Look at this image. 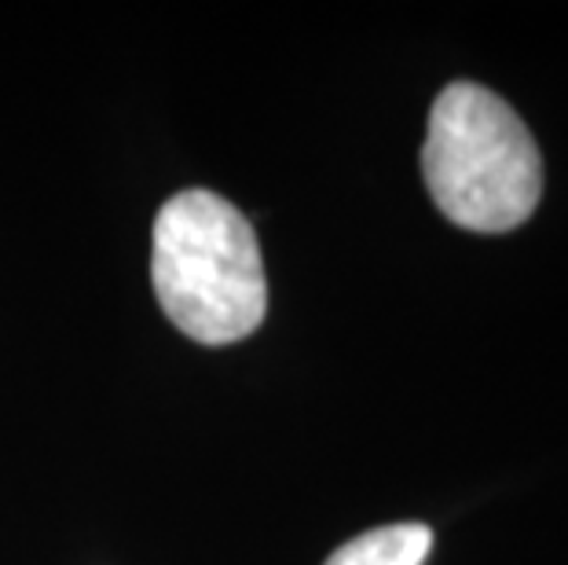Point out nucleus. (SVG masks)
Here are the masks:
<instances>
[{"mask_svg":"<svg viewBox=\"0 0 568 565\" xmlns=\"http://www.w3.org/2000/svg\"><path fill=\"white\" fill-rule=\"evenodd\" d=\"M151 280L165 316L202 345L243 342L268 312L257 232L243 210L205 188L180 191L159 210Z\"/></svg>","mask_w":568,"mask_h":565,"instance_id":"nucleus-1","label":"nucleus"},{"mask_svg":"<svg viewBox=\"0 0 568 565\" xmlns=\"http://www.w3.org/2000/svg\"><path fill=\"white\" fill-rule=\"evenodd\" d=\"M422 173L437 210L466 232H510L542 195V162L528 125L485 85L455 81L429 111Z\"/></svg>","mask_w":568,"mask_h":565,"instance_id":"nucleus-2","label":"nucleus"},{"mask_svg":"<svg viewBox=\"0 0 568 565\" xmlns=\"http://www.w3.org/2000/svg\"><path fill=\"white\" fill-rule=\"evenodd\" d=\"M429 547H433L429 525L404 522L348 539V544H342L326 558V565H422Z\"/></svg>","mask_w":568,"mask_h":565,"instance_id":"nucleus-3","label":"nucleus"}]
</instances>
